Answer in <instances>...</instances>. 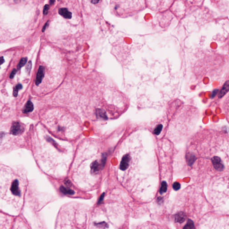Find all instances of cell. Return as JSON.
I'll return each mask as SVG.
<instances>
[{"label": "cell", "instance_id": "cell-1", "mask_svg": "<svg viewBox=\"0 0 229 229\" xmlns=\"http://www.w3.org/2000/svg\"><path fill=\"white\" fill-rule=\"evenodd\" d=\"M88 207L78 202H71L59 209L55 229H88Z\"/></svg>", "mask_w": 229, "mask_h": 229}, {"label": "cell", "instance_id": "cell-2", "mask_svg": "<svg viewBox=\"0 0 229 229\" xmlns=\"http://www.w3.org/2000/svg\"><path fill=\"white\" fill-rule=\"evenodd\" d=\"M199 229H229V217L205 218L200 223Z\"/></svg>", "mask_w": 229, "mask_h": 229}, {"label": "cell", "instance_id": "cell-3", "mask_svg": "<svg viewBox=\"0 0 229 229\" xmlns=\"http://www.w3.org/2000/svg\"><path fill=\"white\" fill-rule=\"evenodd\" d=\"M13 224L12 216L1 212V229H11Z\"/></svg>", "mask_w": 229, "mask_h": 229}, {"label": "cell", "instance_id": "cell-4", "mask_svg": "<svg viewBox=\"0 0 229 229\" xmlns=\"http://www.w3.org/2000/svg\"><path fill=\"white\" fill-rule=\"evenodd\" d=\"M12 229H31L24 219L21 217H17L13 222Z\"/></svg>", "mask_w": 229, "mask_h": 229}, {"label": "cell", "instance_id": "cell-5", "mask_svg": "<svg viewBox=\"0 0 229 229\" xmlns=\"http://www.w3.org/2000/svg\"><path fill=\"white\" fill-rule=\"evenodd\" d=\"M44 73H45V69L44 67L40 66L38 69L36 75L35 84L37 86L39 85L42 82V80L44 77Z\"/></svg>", "mask_w": 229, "mask_h": 229}, {"label": "cell", "instance_id": "cell-6", "mask_svg": "<svg viewBox=\"0 0 229 229\" xmlns=\"http://www.w3.org/2000/svg\"><path fill=\"white\" fill-rule=\"evenodd\" d=\"M23 131V128H21L20 124L18 122H15L13 123L12 126L11 127V134L15 135L20 134H21Z\"/></svg>", "mask_w": 229, "mask_h": 229}, {"label": "cell", "instance_id": "cell-7", "mask_svg": "<svg viewBox=\"0 0 229 229\" xmlns=\"http://www.w3.org/2000/svg\"><path fill=\"white\" fill-rule=\"evenodd\" d=\"M59 13L65 19H70L72 17V13L67 8H61L59 10Z\"/></svg>", "mask_w": 229, "mask_h": 229}, {"label": "cell", "instance_id": "cell-8", "mask_svg": "<svg viewBox=\"0 0 229 229\" xmlns=\"http://www.w3.org/2000/svg\"><path fill=\"white\" fill-rule=\"evenodd\" d=\"M186 219V215L184 212H178L174 216V220L176 222L182 223L185 221Z\"/></svg>", "mask_w": 229, "mask_h": 229}, {"label": "cell", "instance_id": "cell-9", "mask_svg": "<svg viewBox=\"0 0 229 229\" xmlns=\"http://www.w3.org/2000/svg\"><path fill=\"white\" fill-rule=\"evenodd\" d=\"M34 109V106L33 103L30 101H28L26 103L24 110L23 112L24 113H28L31 112Z\"/></svg>", "mask_w": 229, "mask_h": 229}, {"label": "cell", "instance_id": "cell-10", "mask_svg": "<svg viewBox=\"0 0 229 229\" xmlns=\"http://www.w3.org/2000/svg\"><path fill=\"white\" fill-rule=\"evenodd\" d=\"M100 165L97 161H95L91 165V173L92 174H97L100 168Z\"/></svg>", "mask_w": 229, "mask_h": 229}, {"label": "cell", "instance_id": "cell-11", "mask_svg": "<svg viewBox=\"0 0 229 229\" xmlns=\"http://www.w3.org/2000/svg\"><path fill=\"white\" fill-rule=\"evenodd\" d=\"M229 91V82H226L225 84L223 86L222 89L221 91L220 92L219 95V98H221L222 96L224 95L226 93Z\"/></svg>", "mask_w": 229, "mask_h": 229}, {"label": "cell", "instance_id": "cell-12", "mask_svg": "<svg viewBox=\"0 0 229 229\" xmlns=\"http://www.w3.org/2000/svg\"><path fill=\"white\" fill-rule=\"evenodd\" d=\"M183 229H195L194 222L189 219L187 220L186 224L183 227Z\"/></svg>", "mask_w": 229, "mask_h": 229}, {"label": "cell", "instance_id": "cell-13", "mask_svg": "<svg viewBox=\"0 0 229 229\" xmlns=\"http://www.w3.org/2000/svg\"><path fill=\"white\" fill-rule=\"evenodd\" d=\"M167 189V183L165 181H163L162 182V184H161V188L160 189V193L161 194L163 193L166 192Z\"/></svg>", "mask_w": 229, "mask_h": 229}, {"label": "cell", "instance_id": "cell-14", "mask_svg": "<svg viewBox=\"0 0 229 229\" xmlns=\"http://www.w3.org/2000/svg\"><path fill=\"white\" fill-rule=\"evenodd\" d=\"M23 88V86L21 84H18L16 85L15 88H14V92H13V95L15 97L18 96V92H19V90H21Z\"/></svg>", "mask_w": 229, "mask_h": 229}, {"label": "cell", "instance_id": "cell-15", "mask_svg": "<svg viewBox=\"0 0 229 229\" xmlns=\"http://www.w3.org/2000/svg\"><path fill=\"white\" fill-rule=\"evenodd\" d=\"M27 61H28V58L26 57H24L23 58H21L20 61L19 63L18 64V66H17L18 68L20 69L21 68L24 66L26 64Z\"/></svg>", "mask_w": 229, "mask_h": 229}, {"label": "cell", "instance_id": "cell-16", "mask_svg": "<svg viewBox=\"0 0 229 229\" xmlns=\"http://www.w3.org/2000/svg\"><path fill=\"white\" fill-rule=\"evenodd\" d=\"M96 113L98 116H99V117H101V118H104V119L107 118V116L106 115L104 111H102V110H97Z\"/></svg>", "mask_w": 229, "mask_h": 229}, {"label": "cell", "instance_id": "cell-17", "mask_svg": "<svg viewBox=\"0 0 229 229\" xmlns=\"http://www.w3.org/2000/svg\"><path fill=\"white\" fill-rule=\"evenodd\" d=\"M162 129H163V126H162V125H158V126H157V127H156L155 129H154V134L156 135L159 134L160 132H161V131H162Z\"/></svg>", "mask_w": 229, "mask_h": 229}, {"label": "cell", "instance_id": "cell-18", "mask_svg": "<svg viewBox=\"0 0 229 229\" xmlns=\"http://www.w3.org/2000/svg\"><path fill=\"white\" fill-rule=\"evenodd\" d=\"M31 67H32V63H31V61H30L28 63V64L26 65V72L28 73V74H29L30 73Z\"/></svg>", "mask_w": 229, "mask_h": 229}, {"label": "cell", "instance_id": "cell-19", "mask_svg": "<svg viewBox=\"0 0 229 229\" xmlns=\"http://www.w3.org/2000/svg\"><path fill=\"white\" fill-rule=\"evenodd\" d=\"M173 188L176 191L179 190L181 188V184L178 182H175L173 184Z\"/></svg>", "mask_w": 229, "mask_h": 229}, {"label": "cell", "instance_id": "cell-20", "mask_svg": "<svg viewBox=\"0 0 229 229\" xmlns=\"http://www.w3.org/2000/svg\"><path fill=\"white\" fill-rule=\"evenodd\" d=\"M49 9V6L48 5H45L43 10V13L44 15H47L48 14Z\"/></svg>", "mask_w": 229, "mask_h": 229}, {"label": "cell", "instance_id": "cell-21", "mask_svg": "<svg viewBox=\"0 0 229 229\" xmlns=\"http://www.w3.org/2000/svg\"><path fill=\"white\" fill-rule=\"evenodd\" d=\"M16 73H17V69H13L12 72H11V74H10V79H12V78H14V77H15V75Z\"/></svg>", "mask_w": 229, "mask_h": 229}, {"label": "cell", "instance_id": "cell-22", "mask_svg": "<svg viewBox=\"0 0 229 229\" xmlns=\"http://www.w3.org/2000/svg\"><path fill=\"white\" fill-rule=\"evenodd\" d=\"M48 21H47V23L44 25V27H43V29H42V32H44L45 31L46 29H47V27L48 26Z\"/></svg>", "mask_w": 229, "mask_h": 229}, {"label": "cell", "instance_id": "cell-23", "mask_svg": "<svg viewBox=\"0 0 229 229\" xmlns=\"http://www.w3.org/2000/svg\"><path fill=\"white\" fill-rule=\"evenodd\" d=\"M104 193H103V194L102 195V196H101V197H100V200H99V202H98L99 204L102 202V201H103V198H104Z\"/></svg>", "mask_w": 229, "mask_h": 229}, {"label": "cell", "instance_id": "cell-24", "mask_svg": "<svg viewBox=\"0 0 229 229\" xmlns=\"http://www.w3.org/2000/svg\"><path fill=\"white\" fill-rule=\"evenodd\" d=\"M99 2H100V1H97V0H93V1H91V2L93 4H97V3H99Z\"/></svg>", "mask_w": 229, "mask_h": 229}, {"label": "cell", "instance_id": "cell-25", "mask_svg": "<svg viewBox=\"0 0 229 229\" xmlns=\"http://www.w3.org/2000/svg\"><path fill=\"white\" fill-rule=\"evenodd\" d=\"M157 201H158V203L160 204V203H161V202H163V198H162V197H158V200H157Z\"/></svg>", "mask_w": 229, "mask_h": 229}, {"label": "cell", "instance_id": "cell-26", "mask_svg": "<svg viewBox=\"0 0 229 229\" xmlns=\"http://www.w3.org/2000/svg\"><path fill=\"white\" fill-rule=\"evenodd\" d=\"M4 62V59L3 57H1V64H2Z\"/></svg>", "mask_w": 229, "mask_h": 229}, {"label": "cell", "instance_id": "cell-27", "mask_svg": "<svg viewBox=\"0 0 229 229\" xmlns=\"http://www.w3.org/2000/svg\"><path fill=\"white\" fill-rule=\"evenodd\" d=\"M55 2V1H49V2H50V5H53V4H54V2Z\"/></svg>", "mask_w": 229, "mask_h": 229}]
</instances>
